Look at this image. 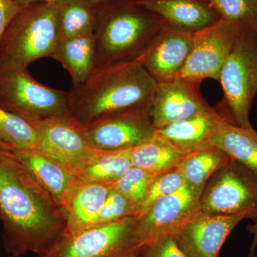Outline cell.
Wrapping results in <instances>:
<instances>
[{
  "label": "cell",
  "instance_id": "19",
  "mask_svg": "<svg viewBox=\"0 0 257 257\" xmlns=\"http://www.w3.org/2000/svg\"><path fill=\"white\" fill-rule=\"evenodd\" d=\"M112 184H79L64 209V234H74L96 226L98 216Z\"/></svg>",
  "mask_w": 257,
  "mask_h": 257
},
{
  "label": "cell",
  "instance_id": "28",
  "mask_svg": "<svg viewBox=\"0 0 257 257\" xmlns=\"http://www.w3.org/2000/svg\"><path fill=\"white\" fill-rule=\"evenodd\" d=\"M158 175L133 167L117 182L113 184V188L123 194L135 207L138 214L137 217L146 199L150 186Z\"/></svg>",
  "mask_w": 257,
  "mask_h": 257
},
{
  "label": "cell",
  "instance_id": "35",
  "mask_svg": "<svg viewBox=\"0 0 257 257\" xmlns=\"http://www.w3.org/2000/svg\"><path fill=\"white\" fill-rule=\"evenodd\" d=\"M86 1L92 3V4L94 5H97L99 4V3H103V2L107 1V0H86Z\"/></svg>",
  "mask_w": 257,
  "mask_h": 257
},
{
  "label": "cell",
  "instance_id": "1",
  "mask_svg": "<svg viewBox=\"0 0 257 257\" xmlns=\"http://www.w3.org/2000/svg\"><path fill=\"white\" fill-rule=\"evenodd\" d=\"M0 221L7 252L20 257L45 252L66 228L63 209L1 140Z\"/></svg>",
  "mask_w": 257,
  "mask_h": 257
},
{
  "label": "cell",
  "instance_id": "11",
  "mask_svg": "<svg viewBox=\"0 0 257 257\" xmlns=\"http://www.w3.org/2000/svg\"><path fill=\"white\" fill-rule=\"evenodd\" d=\"M150 106L135 108L81 126L89 144L102 151L131 150L153 136Z\"/></svg>",
  "mask_w": 257,
  "mask_h": 257
},
{
  "label": "cell",
  "instance_id": "22",
  "mask_svg": "<svg viewBox=\"0 0 257 257\" xmlns=\"http://www.w3.org/2000/svg\"><path fill=\"white\" fill-rule=\"evenodd\" d=\"M191 152L181 150L157 136H153L130 150L133 167L160 175L175 168Z\"/></svg>",
  "mask_w": 257,
  "mask_h": 257
},
{
  "label": "cell",
  "instance_id": "23",
  "mask_svg": "<svg viewBox=\"0 0 257 257\" xmlns=\"http://www.w3.org/2000/svg\"><path fill=\"white\" fill-rule=\"evenodd\" d=\"M56 4L59 40L94 34L96 5L86 0H59Z\"/></svg>",
  "mask_w": 257,
  "mask_h": 257
},
{
  "label": "cell",
  "instance_id": "6",
  "mask_svg": "<svg viewBox=\"0 0 257 257\" xmlns=\"http://www.w3.org/2000/svg\"><path fill=\"white\" fill-rule=\"evenodd\" d=\"M222 100L216 108L238 126L253 128L249 114L257 94V35L243 31L221 69Z\"/></svg>",
  "mask_w": 257,
  "mask_h": 257
},
{
  "label": "cell",
  "instance_id": "29",
  "mask_svg": "<svg viewBox=\"0 0 257 257\" xmlns=\"http://www.w3.org/2000/svg\"><path fill=\"white\" fill-rule=\"evenodd\" d=\"M185 184L187 183L184 177L175 169L157 176L149 189L146 199L142 205L138 218L145 214L147 209L158 199L175 192Z\"/></svg>",
  "mask_w": 257,
  "mask_h": 257
},
{
  "label": "cell",
  "instance_id": "7",
  "mask_svg": "<svg viewBox=\"0 0 257 257\" xmlns=\"http://www.w3.org/2000/svg\"><path fill=\"white\" fill-rule=\"evenodd\" d=\"M145 248L139 237L138 217L131 216L76 234H63L37 257H140Z\"/></svg>",
  "mask_w": 257,
  "mask_h": 257
},
{
  "label": "cell",
  "instance_id": "10",
  "mask_svg": "<svg viewBox=\"0 0 257 257\" xmlns=\"http://www.w3.org/2000/svg\"><path fill=\"white\" fill-rule=\"evenodd\" d=\"M202 192L185 184L175 192L158 199L138 218L139 237L145 247L155 240L170 236L201 212Z\"/></svg>",
  "mask_w": 257,
  "mask_h": 257
},
{
  "label": "cell",
  "instance_id": "8",
  "mask_svg": "<svg viewBox=\"0 0 257 257\" xmlns=\"http://www.w3.org/2000/svg\"><path fill=\"white\" fill-rule=\"evenodd\" d=\"M202 212L220 215L244 214L257 221V176L231 160L211 177L201 197Z\"/></svg>",
  "mask_w": 257,
  "mask_h": 257
},
{
  "label": "cell",
  "instance_id": "5",
  "mask_svg": "<svg viewBox=\"0 0 257 257\" xmlns=\"http://www.w3.org/2000/svg\"><path fill=\"white\" fill-rule=\"evenodd\" d=\"M0 108L32 125L72 118L68 92L37 82L28 69H0Z\"/></svg>",
  "mask_w": 257,
  "mask_h": 257
},
{
  "label": "cell",
  "instance_id": "33",
  "mask_svg": "<svg viewBox=\"0 0 257 257\" xmlns=\"http://www.w3.org/2000/svg\"><path fill=\"white\" fill-rule=\"evenodd\" d=\"M247 230L251 234H253V241L250 246L249 253L248 257H254L255 251L257 247V221H255L254 224L248 226Z\"/></svg>",
  "mask_w": 257,
  "mask_h": 257
},
{
  "label": "cell",
  "instance_id": "12",
  "mask_svg": "<svg viewBox=\"0 0 257 257\" xmlns=\"http://www.w3.org/2000/svg\"><path fill=\"white\" fill-rule=\"evenodd\" d=\"M38 136V150L58 162L76 176L100 153L87 141L73 118L33 125Z\"/></svg>",
  "mask_w": 257,
  "mask_h": 257
},
{
  "label": "cell",
  "instance_id": "15",
  "mask_svg": "<svg viewBox=\"0 0 257 257\" xmlns=\"http://www.w3.org/2000/svg\"><path fill=\"white\" fill-rule=\"evenodd\" d=\"M194 35L166 25L161 29L140 57L144 67L157 83L178 78L192 51Z\"/></svg>",
  "mask_w": 257,
  "mask_h": 257
},
{
  "label": "cell",
  "instance_id": "27",
  "mask_svg": "<svg viewBox=\"0 0 257 257\" xmlns=\"http://www.w3.org/2000/svg\"><path fill=\"white\" fill-rule=\"evenodd\" d=\"M220 18L257 35V0H209Z\"/></svg>",
  "mask_w": 257,
  "mask_h": 257
},
{
  "label": "cell",
  "instance_id": "2",
  "mask_svg": "<svg viewBox=\"0 0 257 257\" xmlns=\"http://www.w3.org/2000/svg\"><path fill=\"white\" fill-rule=\"evenodd\" d=\"M157 87L140 57L96 69L68 92L71 115L85 126L130 109L150 106Z\"/></svg>",
  "mask_w": 257,
  "mask_h": 257
},
{
  "label": "cell",
  "instance_id": "21",
  "mask_svg": "<svg viewBox=\"0 0 257 257\" xmlns=\"http://www.w3.org/2000/svg\"><path fill=\"white\" fill-rule=\"evenodd\" d=\"M211 146L257 176V132L254 128L242 127L223 118L211 140Z\"/></svg>",
  "mask_w": 257,
  "mask_h": 257
},
{
  "label": "cell",
  "instance_id": "36",
  "mask_svg": "<svg viewBox=\"0 0 257 257\" xmlns=\"http://www.w3.org/2000/svg\"><path fill=\"white\" fill-rule=\"evenodd\" d=\"M6 257H20V256H13V255H9V256H8Z\"/></svg>",
  "mask_w": 257,
  "mask_h": 257
},
{
  "label": "cell",
  "instance_id": "26",
  "mask_svg": "<svg viewBox=\"0 0 257 257\" xmlns=\"http://www.w3.org/2000/svg\"><path fill=\"white\" fill-rule=\"evenodd\" d=\"M0 140L21 148L38 150V136L35 126L2 108Z\"/></svg>",
  "mask_w": 257,
  "mask_h": 257
},
{
  "label": "cell",
  "instance_id": "14",
  "mask_svg": "<svg viewBox=\"0 0 257 257\" xmlns=\"http://www.w3.org/2000/svg\"><path fill=\"white\" fill-rule=\"evenodd\" d=\"M244 214L220 215L199 212L172 233L181 249L189 257H218L223 243Z\"/></svg>",
  "mask_w": 257,
  "mask_h": 257
},
{
  "label": "cell",
  "instance_id": "34",
  "mask_svg": "<svg viewBox=\"0 0 257 257\" xmlns=\"http://www.w3.org/2000/svg\"><path fill=\"white\" fill-rule=\"evenodd\" d=\"M20 8L34 3H55L59 0H13Z\"/></svg>",
  "mask_w": 257,
  "mask_h": 257
},
{
  "label": "cell",
  "instance_id": "32",
  "mask_svg": "<svg viewBox=\"0 0 257 257\" xmlns=\"http://www.w3.org/2000/svg\"><path fill=\"white\" fill-rule=\"evenodd\" d=\"M20 9L13 0H0V43L5 31Z\"/></svg>",
  "mask_w": 257,
  "mask_h": 257
},
{
  "label": "cell",
  "instance_id": "3",
  "mask_svg": "<svg viewBox=\"0 0 257 257\" xmlns=\"http://www.w3.org/2000/svg\"><path fill=\"white\" fill-rule=\"evenodd\" d=\"M96 8V69L139 58L165 25L138 0H107Z\"/></svg>",
  "mask_w": 257,
  "mask_h": 257
},
{
  "label": "cell",
  "instance_id": "25",
  "mask_svg": "<svg viewBox=\"0 0 257 257\" xmlns=\"http://www.w3.org/2000/svg\"><path fill=\"white\" fill-rule=\"evenodd\" d=\"M133 167L130 150L102 151L76 174L81 183L112 184Z\"/></svg>",
  "mask_w": 257,
  "mask_h": 257
},
{
  "label": "cell",
  "instance_id": "20",
  "mask_svg": "<svg viewBox=\"0 0 257 257\" xmlns=\"http://www.w3.org/2000/svg\"><path fill=\"white\" fill-rule=\"evenodd\" d=\"M51 57L69 72L73 86L82 84L96 70L94 34L59 40Z\"/></svg>",
  "mask_w": 257,
  "mask_h": 257
},
{
  "label": "cell",
  "instance_id": "31",
  "mask_svg": "<svg viewBox=\"0 0 257 257\" xmlns=\"http://www.w3.org/2000/svg\"><path fill=\"white\" fill-rule=\"evenodd\" d=\"M143 257L189 256L181 249L172 236H166L147 245Z\"/></svg>",
  "mask_w": 257,
  "mask_h": 257
},
{
  "label": "cell",
  "instance_id": "18",
  "mask_svg": "<svg viewBox=\"0 0 257 257\" xmlns=\"http://www.w3.org/2000/svg\"><path fill=\"white\" fill-rule=\"evenodd\" d=\"M216 108L165 127L155 130L157 136L188 152L210 148L211 140L223 119Z\"/></svg>",
  "mask_w": 257,
  "mask_h": 257
},
{
  "label": "cell",
  "instance_id": "24",
  "mask_svg": "<svg viewBox=\"0 0 257 257\" xmlns=\"http://www.w3.org/2000/svg\"><path fill=\"white\" fill-rule=\"evenodd\" d=\"M231 161L224 152L215 147L192 152L176 165L186 183L204 190L214 174Z\"/></svg>",
  "mask_w": 257,
  "mask_h": 257
},
{
  "label": "cell",
  "instance_id": "16",
  "mask_svg": "<svg viewBox=\"0 0 257 257\" xmlns=\"http://www.w3.org/2000/svg\"><path fill=\"white\" fill-rule=\"evenodd\" d=\"M7 143L13 155L64 211L74 191L80 184L78 178L58 162L39 150Z\"/></svg>",
  "mask_w": 257,
  "mask_h": 257
},
{
  "label": "cell",
  "instance_id": "17",
  "mask_svg": "<svg viewBox=\"0 0 257 257\" xmlns=\"http://www.w3.org/2000/svg\"><path fill=\"white\" fill-rule=\"evenodd\" d=\"M159 15L165 25L181 32L195 33L215 23L220 17L209 0H138Z\"/></svg>",
  "mask_w": 257,
  "mask_h": 257
},
{
  "label": "cell",
  "instance_id": "9",
  "mask_svg": "<svg viewBox=\"0 0 257 257\" xmlns=\"http://www.w3.org/2000/svg\"><path fill=\"white\" fill-rule=\"evenodd\" d=\"M244 31L237 24L219 19L194 33L192 51L178 78L202 82L219 79L221 69Z\"/></svg>",
  "mask_w": 257,
  "mask_h": 257
},
{
  "label": "cell",
  "instance_id": "30",
  "mask_svg": "<svg viewBox=\"0 0 257 257\" xmlns=\"http://www.w3.org/2000/svg\"><path fill=\"white\" fill-rule=\"evenodd\" d=\"M137 215L136 209L132 203L112 187L99 212L95 226L111 224L123 218Z\"/></svg>",
  "mask_w": 257,
  "mask_h": 257
},
{
  "label": "cell",
  "instance_id": "13",
  "mask_svg": "<svg viewBox=\"0 0 257 257\" xmlns=\"http://www.w3.org/2000/svg\"><path fill=\"white\" fill-rule=\"evenodd\" d=\"M200 84L185 78L157 83L156 92L150 108L155 130L212 109L201 94Z\"/></svg>",
  "mask_w": 257,
  "mask_h": 257
},
{
  "label": "cell",
  "instance_id": "4",
  "mask_svg": "<svg viewBox=\"0 0 257 257\" xmlns=\"http://www.w3.org/2000/svg\"><path fill=\"white\" fill-rule=\"evenodd\" d=\"M56 3L20 8L0 43V69H28L35 61L51 57L60 40Z\"/></svg>",
  "mask_w": 257,
  "mask_h": 257
}]
</instances>
